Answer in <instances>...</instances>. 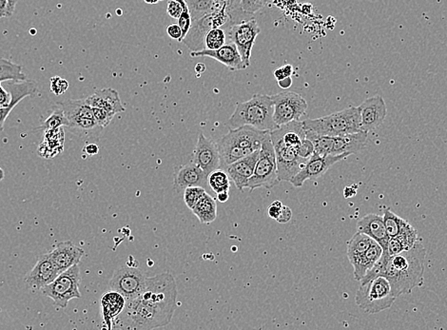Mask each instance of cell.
<instances>
[{
  "label": "cell",
  "mask_w": 447,
  "mask_h": 330,
  "mask_svg": "<svg viewBox=\"0 0 447 330\" xmlns=\"http://www.w3.org/2000/svg\"><path fill=\"white\" fill-rule=\"evenodd\" d=\"M177 281L170 273L147 278L143 292L126 301L113 329L151 330L168 326L177 308Z\"/></svg>",
  "instance_id": "obj_1"
},
{
  "label": "cell",
  "mask_w": 447,
  "mask_h": 330,
  "mask_svg": "<svg viewBox=\"0 0 447 330\" xmlns=\"http://www.w3.org/2000/svg\"><path fill=\"white\" fill-rule=\"evenodd\" d=\"M425 256V247L418 239L412 249L389 258L384 277L389 281L395 297L422 287Z\"/></svg>",
  "instance_id": "obj_2"
},
{
  "label": "cell",
  "mask_w": 447,
  "mask_h": 330,
  "mask_svg": "<svg viewBox=\"0 0 447 330\" xmlns=\"http://www.w3.org/2000/svg\"><path fill=\"white\" fill-rule=\"evenodd\" d=\"M270 131H261L252 126L229 129V133L216 142L221 163L229 166L237 160L259 151Z\"/></svg>",
  "instance_id": "obj_3"
},
{
  "label": "cell",
  "mask_w": 447,
  "mask_h": 330,
  "mask_svg": "<svg viewBox=\"0 0 447 330\" xmlns=\"http://www.w3.org/2000/svg\"><path fill=\"white\" fill-rule=\"evenodd\" d=\"M227 125L235 129L252 126L261 131H273L279 126L273 120V102L270 95L254 94L252 99L238 103Z\"/></svg>",
  "instance_id": "obj_4"
},
{
  "label": "cell",
  "mask_w": 447,
  "mask_h": 330,
  "mask_svg": "<svg viewBox=\"0 0 447 330\" xmlns=\"http://www.w3.org/2000/svg\"><path fill=\"white\" fill-rule=\"evenodd\" d=\"M60 107L68 121L67 127L84 141H98L103 129L95 120L92 108L88 104L86 98L67 99L56 103Z\"/></svg>",
  "instance_id": "obj_5"
},
{
  "label": "cell",
  "mask_w": 447,
  "mask_h": 330,
  "mask_svg": "<svg viewBox=\"0 0 447 330\" xmlns=\"http://www.w3.org/2000/svg\"><path fill=\"white\" fill-rule=\"evenodd\" d=\"M303 124L304 130L319 135L338 136L361 131L358 107L348 108L317 119H306Z\"/></svg>",
  "instance_id": "obj_6"
},
{
  "label": "cell",
  "mask_w": 447,
  "mask_h": 330,
  "mask_svg": "<svg viewBox=\"0 0 447 330\" xmlns=\"http://www.w3.org/2000/svg\"><path fill=\"white\" fill-rule=\"evenodd\" d=\"M306 138L314 143V153L320 156H339L343 154L352 156L366 148L368 133L361 131L348 135L327 136L306 131Z\"/></svg>",
  "instance_id": "obj_7"
},
{
  "label": "cell",
  "mask_w": 447,
  "mask_h": 330,
  "mask_svg": "<svg viewBox=\"0 0 447 330\" xmlns=\"http://www.w3.org/2000/svg\"><path fill=\"white\" fill-rule=\"evenodd\" d=\"M389 281L384 276L360 286L355 296L359 308L368 314H377L391 308L396 301Z\"/></svg>",
  "instance_id": "obj_8"
},
{
  "label": "cell",
  "mask_w": 447,
  "mask_h": 330,
  "mask_svg": "<svg viewBox=\"0 0 447 330\" xmlns=\"http://www.w3.org/2000/svg\"><path fill=\"white\" fill-rule=\"evenodd\" d=\"M81 275L79 265H74L65 272H61L48 286L41 290L44 296L51 298L54 306L59 308H66L72 299L81 298L79 285Z\"/></svg>",
  "instance_id": "obj_9"
},
{
  "label": "cell",
  "mask_w": 447,
  "mask_h": 330,
  "mask_svg": "<svg viewBox=\"0 0 447 330\" xmlns=\"http://www.w3.org/2000/svg\"><path fill=\"white\" fill-rule=\"evenodd\" d=\"M279 183L276 154L270 139V133L266 138L261 147L254 174L250 178L247 188L252 190L265 188L273 189Z\"/></svg>",
  "instance_id": "obj_10"
},
{
  "label": "cell",
  "mask_w": 447,
  "mask_h": 330,
  "mask_svg": "<svg viewBox=\"0 0 447 330\" xmlns=\"http://www.w3.org/2000/svg\"><path fill=\"white\" fill-rule=\"evenodd\" d=\"M273 102V120L276 125H285L291 121H299L306 115L307 102L301 94L294 92H283L270 95Z\"/></svg>",
  "instance_id": "obj_11"
},
{
  "label": "cell",
  "mask_w": 447,
  "mask_h": 330,
  "mask_svg": "<svg viewBox=\"0 0 447 330\" xmlns=\"http://www.w3.org/2000/svg\"><path fill=\"white\" fill-rule=\"evenodd\" d=\"M261 32L254 17L231 26L226 31L227 42L234 43L238 50L245 67H250L252 48Z\"/></svg>",
  "instance_id": "obj_12"
},
{
  "label": "cell",
  "mask_w": 447,
  "mask_h": 330,
  "mask_svg": "<svg viewBox=\"0 0 447 330\" xmlns=\"http://www.w3.org/2000/svg\"><path fill=\"white\" fill-rule=\"evenodd\" d=\"M146 279L140 270L128 265L120 267L113 272L110 288L123 295L126 301L133 300L143 292Z\"/></svg>",
  "instance_id": "obj_13"
},
{
  "label": "cell",
  "mask_w": 447,
  "mask_h": 330,
  "mask_svg": "<svg viewBox=\"0 0 447 330\" xmlns=\"http://www.w3.org/2000/svg\"><path fill=\"white\" fill-rule=\"evenodd\" d=\"M348 156H350V154L320 156V154L314 153L307 160V163L302 167L301 171L289 183H291L293 187L301 188L307 180L317 179V178L323 176L330 170V167Z\"/></svg>",
  "instance_id": "obj_14"
},
{
  "label": "cell",
  "mask_w": 447,
  "mask_h": 330,
  "mask_svg": "<svg viewBox=\"0 0 447 330\" xmlns=\"http://www.w3.org/2000/svg\"><path fill=\"white\" fill-rule=\"evenodd\" d=\"M273 148L276 154L279 182H291L309 159L300 157L297 151L298 148L294 147L275 145Z\"/></svg>",
  "instance_id": "obj_15"
},
{
  "label": "cell",
  "mask_w": 447,
  "mask_h": 330,
  "mask_svg": "<svg viewBox=\"0 0 447 330\" xmlns=\"http://www.w3.org/2000/svg\"><path fill=\"white\" fill-rule=\"evenodd\" d=\"M193 163L200 167L206 175L219 169L221 165L220 154L216 142L206 138L202 133L198 136L195 151Z\"/></svg>",
  "instance_id": "obj_16"
},
{
  "label": "cell",
  "mask_w": 447,
  "mask_h": 330,
  "mask_svg": "<svg viewBox=\"0 0 447 330\" xmlns=\"http://www.w3.org/2000/svg\"><path fill=\"white\" fill-rule=\"evenodd\" d=\"M60 274L50 254L41 255L35 267L26 275L25 283L33 291L41 290Z\"/></svg>",
  "instance_id": "obj_17"
},
{
  "label": "cell",
  "mask_w": 447,
  "mask_h": 330,
  "mask_svg": "<svg viewBox=\"0 0 447 330\" xmlns=\"http://www.w3.org/2000/svg\"><path fill=\"white\" fill-rule=\"evenodd\" d=\"M361 118V131H371L379 128L387 115V105L382 97L368 98L358 107Z\"/></svg>",
  "instance_id": "obj_18"
},
{
  "label": "cell",
  "mask_w": 447,
  "mask_h": 330,
  "mask_svg": "<svg viewBox=\"0 0 447 330\" xmlns=\"http://www.w3.org/2000/svg\"><path fill=\"white\" fill-rule=\"evenodd\" d=\"M190 56L193 58L208 56V58L216 59V60L224 64L231 71H241V69H247L236 46L231 42H227L223 47L217 49V50L204 49L202 51H191Z\"/></svg>",
  "instance_id": "obj_19"
},
{
  "label": "cell",
  "mask_w": 447,
  "mask_h": 330,
  "mask_svg": "<svg viewBox=\"0 0 447 330\" xmlns=\"http://www.w3.org/2000/svg\"><path fill=\"white\" fill-rule=\"evenodd\" d=\"M259 153L260 149L250 156L237 160L226 167L227 174H229V178L234 181L237 190H239L240 192H243L245 188H247L250 179L254 174Z\"/></svg>",
  "instance_id": "obj_20"
},
{
  "label": "cell",
  "mask_w": 447,
  "mask_h": 330,
  "mask_svg": "<svg viewBox=\"0 0 447 330\" xmlns=\"http://www.w3.org/2000/svg\"><path fill=\"white\" fill-rule=\"evenodd\" d=\"M49 254L56 269L61 273L74 265H79L85 252L84 249L76 246L72 242L65 241L56 245Z\"/></svg>",
  "instance_id": "obj_21"
},
{
  "label": "cell",
  "mask_w": 447,
  "mask_h": 330,
  "mask_svg": "<svg viewBox=\"0 0 447 330\" xmlns=\"http://www.w3.org/2000/svg\"><path fill=\"white\" fill-rule=\"evenodd\" d=\"M216 28L213 13L201 17L191 20V26L187 35L182 40L190 51H199L206 49L205 40L206 33Z\"/></svg>",
  "instance_id": "obj_22"
},
{
  "label": "cell",
  "mask_w": 447,
  "mask_h": 330,
  "mask_svg": "<svg viewBox=\"0 0 447 330\" xmlns=\"http://www.w3.org/2000/svg\"><path fill=\"white\" fill-rule=\"evenodd\" d=\"M357 231L371 237L382 247V252H387L389 237L387 236L384 218L378 214H366L357 223Z\"/></svg>",
  "instance_id": "obj_23"
},
{
  "label": "cell",
  "mask_w": 447,
  "mask_h": 330,
  "mask_svg": "<svg viewBox=\"0 0 447 330\" xmlns=\"http://www.w3.org/2000/svg\"><path fill=\"white\" fill-rule=\"evenodd\" d=\"M86 100L90 107L100 108L115 115L125 112V107L121 101L120 94L112 88L97 90L94 94L88 97Z\"/></svg>",
  "instance_id": "obj_24"
},
{
  "label": "cell",
  "mask_w": 447,
  "mask_h": 330,
  "mask_svg": "<svg viewBox=\"0 0 447 330\" xmlns=\"http://www.w3.org/2000/svg\"><path fill=\"white\" fill-rule=\"evenodd\" d=\"M208 177V175L195 163L188 164L178 171L173 185L177 192H183L186 188L195 185L204 188L209 184Z\"/></svg>",
  "instance_id": "obj_25"
},
{
  "label": "cell",
  "mask_w": 447,
  "mask_h": 330,
  "mask_svg": "<svg viewBox=\"0 0 447 330\" xmlns=\"http://www.w3.org/2000/svg\"><path fill=\"white\" fill-rule=\"evenodd\" d=\"M103 322L108 330L113 329V323L120 315L126 305V299L115 290L107 291L103 294L101 301Z\"/></svg>",
  "instance_id": "obj_26"
},
{
  "label": "cell",
  "mask_w": 447,
  "mask_h": 330,
  "mask_svg": "<svg viewBox=\"0 0 447 330\" xmlns=\"http://www.w3.org/2000/svg\"><path fill=\"white\" fill-rule=\"evenodd\" d=\"M382 254V247L375 242L364 254L351 260L350 264L353 265L354 269V278L360 282L364 276L381 258Z\"/></svg>",
  "instance_id": "obj_27"
},
{
  "label": "cell",
  "mask_w": 447,
  "mask_h": 330,
  "mask_svg": "<svg viewBox=\"0 0 447 330\" xmlns=\"http://www.w3.org/2000/svg\"><path fill=\"white\" fill-rule=\"evenodd\" d=\"M44 141L38 149L43 158H53L63 151L64 131L62 128L44 131Z\"/></svg>",
  "instance_id": "obj_28"
},
{
  "label": "cell",
  "mask_w": 447,
  "mask_h": 330,
  "mask_svg": "<svg viewBox=\"0 0 447 330\" xmlns=\"http://www.w3.org/2000/svg\"><path fill=\"white\" fill-rule=\"evenodd\" d=\"M190 211L202 224L213 223L217 218L216 201L206 192Z\"/></svg>",
  "instance_id": "obj_29"
},
{
  "label": "cell",
  "mask_w": 447,
  "mask_h": 330,
  "mask_svg": "<svg viewBox=\"0 0 447 330\" xmlns=\"http://www.w3.org/2000/svg\"><path fill=\"white\" fill-rule=\"evenodd\" d=\"M213 11H225L231 15L234 24L250 19L253 15L247 14L241 8V0H214Z\"/></svg>",
  "instance_id": "obj_30"
},
{
  "label": "cell",
  "mask_w": 447,
  "mask_h": 330,
  "mask_svg": "<svg viewBox=\"0 0 447 330\" xmlns=\"http://www.w3.org/2000/svg\"><path fill=\"white\" fill-rule=\"evenodd\" d=\"M375 242L371 237L361 233L360 231H357V233L354 234L352 238L348 242L346 255H348L350 262L351 260H353L354 258L364 254Z\"/></svg>",
  "instance_id": "obj_31"
},
{
  "label": "cell",
  "mask_w": 447,
  "mask_h": 330,
  "mask_svg": "<svg viewBox=\"0 0 447 330\" xmlns=\"http://www.w3.org/2000/svg\"><path fill=\"white\" fill-rule=\"evenodd\" d=\"M28 79L22 72V66L9 59L0 58V84L3 81H23Z\"/></svg>",
  "instance_id": "obj_32"
},
{
  "label": "cell",
  "mask_w": 447,
  "mask_h": 330,
  "mask_svg": "<svg viewBox=\"0 0 447 330\" xmlns=\"http://www.w3.org/2000/svg\"><path fill=\"white\" fill-rule=\"evenodd\" d=\"M382 218H384V226H386L387 233L389 238L396 237L400 233V231H402V229L408 223L407 220L400 218V216H398L393 211H390L389 208H387L384 211Z\"/></svg>",
  "instance_id": "obj_33"
},
{
  "label": "cell",
  "mask_w": 447,
  "mask_h": 330,
  "mask_svg": "<svg viewBox=\"0 0 447 330\" xmlns=\"http://www.w3.org/2000/svg\"><path fill=\"white\" fill-rule=\"evenodd\" d=\"M191 20L201 19L213 11L214 0H185Z\"/></svg>",
  "instance_id": "obj_34"
},
{
  "label": "cell",
  "mask_w": 447,
  "mask_h": 330,
  "mask_svg": "<svg viewBox=\"0 0 447 330\" xmlns=\"http://www.w3.org/2000/svg\"><path fill=\"white\" fill-rule=\"evenodd\" d=\"M209 187L214 192H229L231 189V181L229 174L223 170L217 169L211 172L208 177Z\"/></svg>",
  "instance_id": "obj_35"
},
{
  "label": "cell",
  "mask_w": 447,
  "mask_h": 330,
  "mask_svg": "<svg viewBox=\"0 0 447 330\" xmlns=\"http://www.w3.org/2000/svg\"><path fill=\"white\" fill-rule=\"evenodd\" d=\"M227 43V33L222 28H214L206 35L205 45L208 50H217Z\"/></svg>",
  "instance_id": "obj_36"
},
{
  "label": "cell",
  "mask_w": 447,
  "mask_h": 330,
  "mask_svg": "<svg viewBox=\"0 0 447 330\" xmlns=\"http://www.w3.org/2000/svg\"><path fill=\"white\" fill-rule=\"evenodd\" d=\"M404 247L405 251H408V249H412L413 246L416 244V242L418 241V233L417 231L409 223H407V225L402 229V231H400V233L395 237Z\"/></svg>",
  "instance_id": "obj_37"
},
{
  "label": "cell",
  "mask_w": 447,
  "mask_h": 330,
  "mask_svg": "<svg viewBox=\"0 0 447 330\" xmlns=\"http://www.w3.org/2000/svg\"><path fill=\"white\" fill-rule=\"evenodd\" d=\"M67 124H68V121L66 119L65 115H64L61 108L59 107L58 109L54 110L50 117L44 121L41 129H42L44 131L54 130V129L61 128L62 126H66L67 127Z\"/></svg>",
  "instance_id": "obj_38"
},
{
  "label": "cell",
  "mask_w": 447,
  "mask_h": 330,
  "mask_svg": "<svg viewBox=\"0 0 447 330\" xmlns=\"http://www.w3.org/2000/svg\"><path fill=\"white\" fill-rule=\"evenodd\" d=\"M205 193L206 190L203 187H199V185L186 188L184 190V201L187 207L191 210Z\"/></svg>",
  "instance_id": "obj_39"
},
{
  "label": "cell",
  "mask_w": 447,
  "mask_h": 330,
  "mask_svg": "<svg viewBox=\"0 0 447 330\" xmlns=\"http://www.w3.org/2000/svg\"><path fill=\"white\" fill-rule=\"evenodd\" d=\"M270 1L271 0H241V8L247 14L253 15L267 6Z\"/></svg>",
  "instance_id": "obj_40"
},
{
  "label": "cell",
  "mask_w": 447,
  "mask_h": 330,
  "mask_svg": "<svg viewBox=\"0 0 447 330\" xmlns=\"http://www.w3.org/2000/svg\"><path fill=\"white\" fill-rule=\"evenodd\" d=\"M92 112H94L95 120L102 128L108 127L112 122L113 117H115L113 113L100 109V108H92Z\"/></svg>",
  "instance_id": "obj_41"
},
{
  "label": "cell",
  "mask_w": 447,
  "mask_h": 330,
  "mask_svg": "<svg viewBox=\"0 0 447 330\" xmlns=\"http://www.w3.org/2000/svg\"><path fill=\"white\" fill-rule=\"evenodd\" d=\"M69 82L60 76H54L51 79V92L56 95L65 94L69 89Z\"/></svg>",
  "instance_id": "obj_42"
},
{
  "label": "cell",
  "mask_w": 447,
  "mask_h": 330,
  "mask_svg": "<svg viewBox=\"0 0 447 330\" xmlns=\"http://www.w3.org/2000/svg\"><path fill=\"white\" fill-rule=\"evenodd\" d=\"M177 24L180 26L181 30H182V37L183 40H184L191 26V17L188 9H185L182 12L179 19H177Z\"/></svg>",
  "instance_id": "obj_43"
},
{
  "label": "cell",
  "mask_w": 447,
  "mask_h": 330,
  "mask_svg": "<svg viewBox=\"0 0 447 330\" xmlns=\"http://www.w3.org/2000/svg\"><path fill=\"white\" fill-rule=\"evenodd\" d=\"M300 157L304 159H309L314 154V145L309 139L304 138L302 143L300 144L298 149Z\"/></svg>",
  "instance_id": "obj_44"
},
{
  "label": "cell",
  "mask_w": 447,
  "mask_h": 330,
  "mask_svg": "<svg viewBox=\"0 0 447 330\" xmlns=\"http://www.w3.org/2000/svg\"><path fill=\"white\" fill-rule=\"evenodd\" d=\"M404 251V247H403L402 245H400V242L398 241L395 237H393V238H389V244H387V254H389L390 257L399 254Z\"/></svg>",
  "instance_id": "obj_45"
},
{
  "label": "cell",
  "mask_w": 447,
  "mask_h": 330,
  "mask_svg": "<svg viewBox=\"0 0 447 330\" xmlns=\"http://www.w3.org/2000/svg\"><path fill=\"white\" fill-rule=\"evenodd\" d=\"M283 203H282L280 200H275L268 208V216H270L271 219L277 220L279 216H280L282 210H283Z\"/></svg>",
  "instance_id": "obj_46"
},
{
  "label": "cell",
  "mask_w": 447,
  "mask_h": 330,
  "mask_svg": "<svg viewBox=\"0 0 447 330\" xmlns=\"http://www.w3.org/2000/svg\"><path fill=\"white\" fill-rule=\"evenodd\" d=\"M167 33L169 35L170 38H172V40L179 41L182 42V30H181L180 26L177 24H170L168 26Z\"/></svg>",
  "instance_id": "obj_47"
},
{
  "label": "cell",
  "mask_w": 447,
  "mask_h": 330,
  "mask_svg": "<svg viewBox=\"0 0 447 330\" xmlns=\"http://www.w3.org/2000/svg\"><path fill=\"white\" fill-rule=\"evenodd\" d=\"M293 74V67L291 65H286L276 69V71L275 72V79H277L279 81V80L285 79H288V77H291V74Z\"/></svg>",
  "instance_id": "obj_48"
},
{
  "label": "cell",
  "mask_w": 447,
  "mask_h": 330,
  "mask_svg": "<svg viewBox=\"0 0 447 330\" xmlns=\"http://www.w3.org/2000/svg\"><path fill=\"white\" fill-rule=\"evenodd\" d=\"M13 13L10 8L9 0H0V19H7L12 17Z\"/></svg>",
  "instance_id": "obj_49"
},
{
  "label": "cell",
  "mask_w": 447,
  "mask_h": 330,
  "mask_svg": "<svg viewBox=\"0 0 447 330\" xmlns=\"http://www.w3.org/2000/svg\"><path fill=\"white\" fill-rule=\"evenodd\" d=\"M293 218V211L288 206H283V210L281 211L280 216H279L277 220L278 223L280 224H286Z\"/></svg>",
  "instance_id": "obj_50"
},
{
  "label": "cell",
  "mask_w": 447,
  "mask_h": 330,
  "mask_svg": "<svg viewBox=\"0 0 447 330\" xmlns=\"http://www.w3.org/2000/svg\"><path fill=\"white\" fill-rule=\"evenodd\" d=\"M15 107V106H10V107L1 108V109H0V133L3 131L5 121H6Z\"/></svg>",
  "instance_id": "obj_51"
},
{
  "label": "cell",
  "mask_w": 447,
  "mask_h": 330,
  "mask_svg": "<svg viewBox=\"0 0 447 330\" xmlns=\"http://www.w3.org/2000/svg\"><path fill=\"white\" fill-rule=\"evenodd\" d=\"M83 151L89 156H97V154L99 153V147H98L97 144L90 143L85 146Z\"/></svg>",
  "instance_id": "obj_52"
},
{
  "label": "cell",
  "mask_w": 447,
  "mask_h": 330,
  "mask_svg": "<svg viewBox=\"0 0 447 330\" xmlns=\"http://www.w3.org/2000/svg\"><path fill=\"white\" fill-rule=\"evenodd\" d=\"M356 193H357V190H355V187H353V185H348L343 190V195H345L346 198L353 197V196L356 195Z\"/></svg>",
  "instance_id": "obj_53"
},
{
  "label": "cell",
  "mask_w": 447,
  "mask_h": 330,
  "mask_svg": "<svg viewBox=\"0 0 447 330\" xmlns=\"http://www.w3.org/2000/svg\"><path fill=\"white\" fill-rule=\"evenodd\" d=\"M278 83L283 89H288L293 84V80H291V77H288V79L279 80Z\"/></svg>",
  "instance_id": "obj_54"
},
{
  "label": "cell",
  "mask_w": 447,
  "mask_h": 330,
  "mask_svg": "<svg viewBox=\"0 0 447 330\" xmlns=\"http://www.w3.org/2000/svg\"><path fill=\"white\" fill-rule=\"evenodd\" d=\"M229 198V192H222L217 193V200L220 203H226Z\"/></svg>",
  "instance_id": "obj_55"
},
{
  "label": "cell",
  "mask_w": 447,
  "mask_h": 330,
  "mask_svg": "<svg viewBox=\"0 0 447 330\" xmlns=\"http://www.w3.org/2000/svg\"><path fill=\"white\" fill-rule=\"evenodd\" d=\"M10 1V8H11V11L14 14L15 7H17L18 0H9Z\"/></svg>",
  "instance_id": "obj_56"
},
{
  "label": "cell",
  "mask_w": 447,
  "mask_h": 330,
  "mask_svg": "<svg viewBox=\"0 0 447 330\" xmlns=\"http://www.w3.org/2000/svg\"><path fill=\"white\" fill-rule=\"evenodd\" d=\"M144 1L148 4H156L159 3V1H162V0H144Z\"/></svg>",
  "instance_id": "obj_57"
},
{
  "label": "cell",
  "mask_w": 447,
  "mask_h": 330,
  "mask_svg": "<svg viewBox=\"0 0 447 330\" xmlns=\"http://www.w3.org/2000/svg\"><path fill=\"white\" fill-rule=\"evenodd\" d=\"M5 177V174L3 170L0 167V181H2V180L4 179Z\"/></svg>",
  "instance_id": "obj_58"
}]
</instances>
